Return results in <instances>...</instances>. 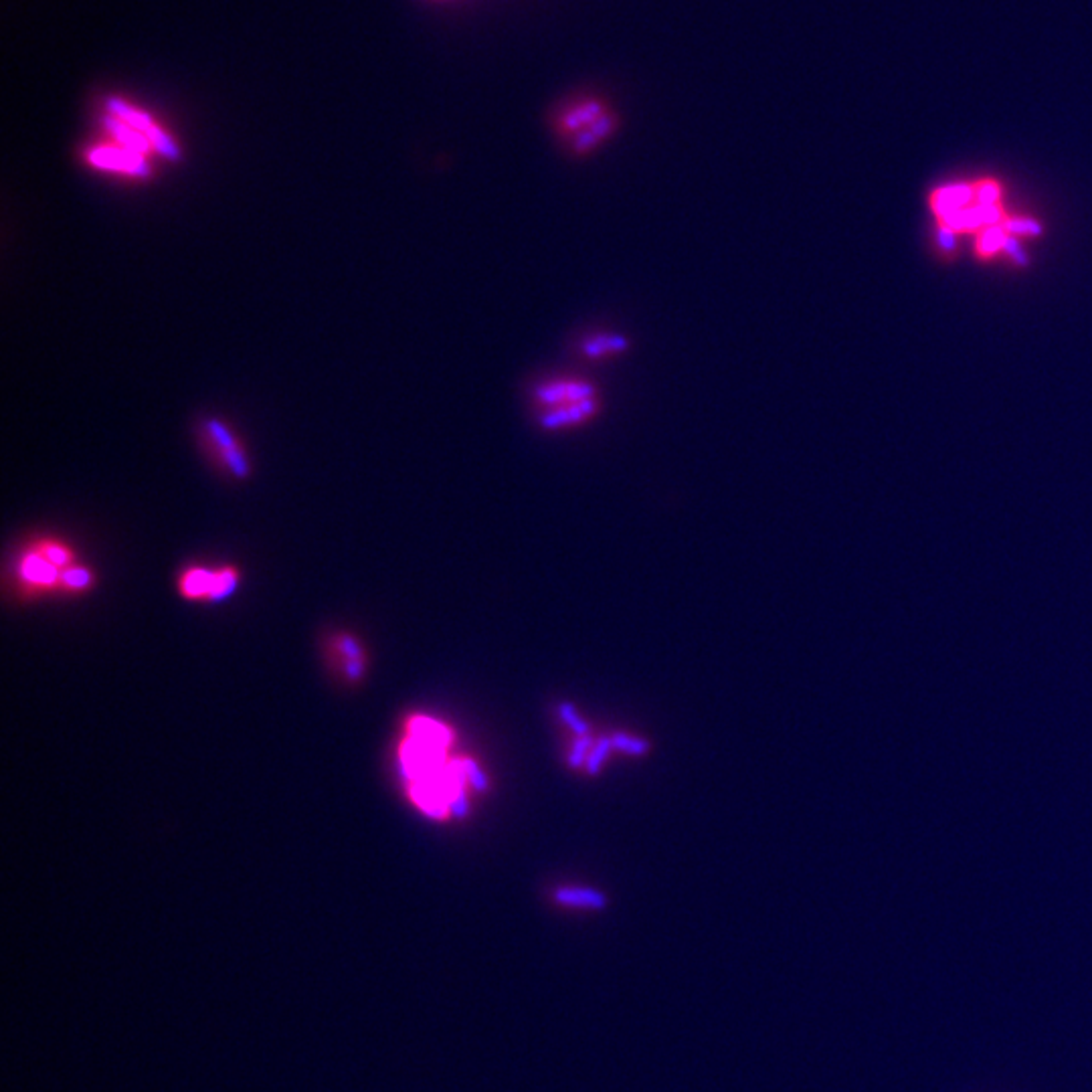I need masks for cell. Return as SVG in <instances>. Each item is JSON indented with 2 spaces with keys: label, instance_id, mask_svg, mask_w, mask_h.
Wrapping results in <instances>:
<instances>
[{
  "label": "cell",
  "instance_id": "obj_19",
  "mask_svg": "<svg viewBox=\"0 0 1092 1092\" xmlns=\"http://www.w3.org/2000/svg\"><path fill=\"white\" fill-rule=\"evenodd\" d=\"M63 580H65L69 587L83 589L89 584V573H88V571H81V569H71V571H67V573H63Z\"/></svg>",
  "mask_w": 1092,
  "mask_h": 1092
},
{
  "label": "cell",
  "instance_id": "obj_6",
  "mask_svg": "<svg viewBox=\"0 0 1092 1092\" xmlns=\"http://www.w3.org/2000/svg\"><path fill=\"white\" fill-rule=\"evenodd\" d=\"M554 902L565 909L575 910H603L607 906V896L601 890L589 887H562L553 894Z\"/></svg>",
  "mask_w": 1092,
  "mask_h": 1092
},
{
  "label": "cell",
  "instance_id": "obj_8",
  "mask_svg": "<svg viewBox=\"0 0 1092 1092\" xmlns=\"http://www.w3.org/2000/svg\"><path fill=\"white\" fill-rule=\"evenodd\" d=\"M106 128L110 130L111 136L118 138V142L122 144V148L132 150V152L144 154V152H148V148L152 146V144H150L148 138L142 134V132H138L136 128L128 126V124H124L122 120L114 118V115L106 120Z\"/></svg>",
  "mask_w": 1092,
  "mask_h": 1092
},
{
  "label": "cell",
  "instance_id": "obj_14",
  "mask_svg": "<svg viewBox=\"0 0 1092 1092\" xmlns=\"http://www.w3.org/2000/svg\"><path fill=\"white\" fill-rule=\"evenodd\" d=\"M611 745L615 747V749H619L623 752H629V755H643V752H648V749H649L648 741H643V738L629 737V734H621V733L613 734Z\"/></svg>",
  "mask_w": 1092,
  "mask_h": 1092
},
{
  "label": "cell",
  "instance_id": "obj_13",
  "mask_svg": "<svg viewBox=\"0 0 1092 1092\" xmlns=\"http://www.w3.org/2000/svg\"><path fill=\"white\" fill-rule=\"evenodd\" d=\"M453 767L458 769V773L463 777V781H470V785H474L478 791H484L485 787H488V779H485V775L480 771L478 765H476L474 760L470 759L455 760Z\"/></svg>",
  "mask_w": 1092,
  "mask_h": 1092
},
{
  "label": "cell",
  "instance_id": "obj_20",
  "mask_svg": "<svg viewBox=\"0 0 1092 1092\" xmlns=\"http://www.w3.org/2000/svg\"><path fill=\"white\" fill-rule=\"evenodd\" d=\"M45 558L49 562H53L55 566H59V565H65V562L69 561V553L65 548H61V546L53 544V546H47Z\"/></svg>",
  "mask_w": 1092,
  "mask_h": 1092
},
{
  "label": "cell",
  "instance_id": "obj_10",
  "mask_svg": "<svg viewBox=\"0 0 1092 1092\" xmlns=\"http://www.w3.org/2000/svg\"><path fill=\"white\" fill-rule=\"evenodd\" d=\"M213 577L214 573L205 569H191L183 575L180 579V593L188 599H201V597H209L210 589H213Z\"/></svg>",
  "mask_w": 1092,
  "mask_h": 1092
},
{
  "label": "cell",
  "instance_id": "obj_12",
  "mask_svg": "<svg viewBox=\"0 0 1092 1092\" xmlns=\"http://www.w3.org/2000/svg\"><path fill=\"white\" fill-rule=\"evenodd\" d=\"M239 584V575L235 573L233 569H223L217 571L213 577V589H210L209 597L206 599L213 601V603H219V601H225L231 593L237 589Z\"/></svg>",
  "mask_w": 1092,
  "mask_h": 1092
},
{
  "label": "cell",
  "instance_id": "obj_5",
  "mask_svg": "<svg viewBox=\"0 0 1092 1092\" xmlns=\"http://www.w3.org/2000/svg\"><path fill=\"white\" fill-rule=\"evenodd\" d=\"M631 342L629 338L623 336L619 332H609V330H601V332L589 334L583 342H580V356L584 360H591V363H605V360L617 359V356L625 354L629 350Z\"/></svg>",
  "mask_w": 1092,
  "mask_h": 1092
},
{
  "label": "cell",
  "instance_id": "obj_11",
  "mask_svg": "<svg viewBox=\"0 0 1092 1092\" xmlns=\"http://www.w3.org/2000/svg\"><path fill=\"white\" fill-rule=\"evenodd\" d=\"M23 577L31 580L34 584H49L53 583L55 577H57V569H55L53 562H49L47 558L33 554V557L25 558Z\"/></svg>",
  "mask_w": 1092,
  "mask_h": 1092
},
{
  "label": "cell",
  "instance_id": "obj_4",
  "mask_svg": "<svg viewBox=\"0 0 1092 1092\" xmlns=\"http://www.w3.org/2000/svg\"><path fill=\"white\" fill-rule=\"evenodd\" d=\"M92 165L100 166L106 170H122L130 172L134 176L148 174V162L138 152H132L128 148H111V146H100L89 152Z\"/></svg>",
  "mask_w": 1092,
  "mask_h": 1092
},
{
  "label": "cell",
  "instance_id": "obj_15",
  "mask_svg": "<svg viewBox=\"0 0 1092 1092\" xmlns=\"http://www.w3.org/2000/svg\"><path fill=\"white\" fill-rule=\"evenodd\" d=\"M611 747H613V745H611V738H601V741L595 745V749H593L591 752H589L587 771L591 773V775H595V773H599L601 765H603V763H605V759H607L609 749H611Z\"/></svg>",
  "mask_w": 1092,
  "mask_h": 1092
},
{
  "label": "cell",
  "instance_id": "obj_17",
  "mask_svg": "<svg viewBox=\"0 0 1092 1092\" xmlns=\"http://www.w3.org/2000/svg\"><path fill=\"white\" fill-rule=\"evenodd\" d=\"M589 745H591L589 737H579L577 741H575L573 752H571L569 756V763L573 765V767H580L583 760L589 759Z\"/></svg>",
  "mask_w": 1092,
  "mask_h": 1092
},
{
  "label": "cell",
  "instance_id": "obj_2",
  "mask_svg": "<svg viewBox=\"0 0 1092 1092\" xmlns=\"http://www.w3.org/2000/svg\"><path fill=\"white\" fill-rule=\"evenodd\" d=\"M553 130L573 156H591L619 130L617 111L599 96H580L554 114Z\"/></svg>",
  "mask_w": 1092,
  "mask_h": 1092
},
{
  "label": "cell",
  "instance_id": "obj_7",
  "mask_svg": "<svg viewBox=\"0 0 1092 1092\" xmlns=\"http://www.w3.org/2000/svg\"><path fill=\"white\" fill-rule=\"evenodd\" d=\"M206 429H209L210 437H213L214 444H217L219 449H221L229 470L233 472L235 476H239V478H245V476H247V462H245V455L241 453V449L237 447V444H235L229 429L214 419L206 421Z\"/></svg>",
  "mask_w": 1092,
  "mask_h": 1092
},
{
  "label": "cell",
  "instance_id": "obj_1",
  "mask_svg": "<svg viewBox=\"0 0 1092 1092\" xmlns=\"http://www.w3.org/2000/svg\"><path fill=\"white\" fill-rule=\"evenodd\" d=\"M530 413L546 433H569L591 425L603 411L599 385L583 375H550L532 385Z\"/></svg>",
  "mask_w": 1092,
  "mask_h": 1092
},
{
  "label": "cell",
  "instance_id": "obj_9",
  "mask_svg": "<svg viewBox=\"0 0 1092 1092\" xmlns=\"http://www.w3.org/2000/svg\"><path fill=\"white\" fill-rule=\"evenodd\" d=\"M409 734L411 737L419 738V741L441 747V749H447V745L451 742L449 730H447L445 726L437 724V722L431 720V718H413L409 722Z\"/></svg>",
  "mask_w": 1092,
  "mask_h": 1092
},
{
  "label": "cell",
  "instance_id": "obj_21",
  "mask_svg": "<svg viewBox=\"0 0 1092 1092\" xmlns=\"http://www.w3.org/2000/svg\"><path fill=\"white\" fill-rule=\"evenodd\" d=\"M344 670H346V676L350 678L352 682L360 680V676H363L364 672L363 657H360V660H344Z\"/></svg>",
  "mask_w": 1092,
  "mask_h": 1092
},
{
  "label": "cell",
  "instance_id": "obj_3",
  "mask_svg": "<svg viewBox=\"0 0 1092 1092\" xmlns=\"http://www.w3.org/2000/svg\"><path fill=\"white\" fill-rule=\"evenodd\" d=\"M107 103H110V111L114 118L122 120L124 124H128V126L136 128L138 132H142L158 152L165 154V156L170 158V160H176V158H178V146H176L174 142L160 130V128L154 126V122L148 118V115L134 110V107L128 106V103H124L122 100H115V97Z\"/></svg>",
  "mask_w": 1092,
  "mask_h": 1092
},
{
  "label": "cell",
  "instance_id": "obj_16",
  "mask_svg": "<svg viewBox=\"0 0 1092 1092\" xmlns=\"http://www.w3.org/2000/svg\"><path fill=\"white\" fill-rule=\"evenodd\" d=\"M561 716H562V720H565L566 724H569L571 729H573V733L577 734V737H587V724H584V722L580 720L579 715H577V712H575V708L571 706V704H562V706H561Z\"/></svg>",
  "mask_w": 1092,
  "mask_h": 1092
},
{
  "label": "cell",
  "instance_id": "obj_18",
  "mask_svg": "<svg viewBox=\"0 0 1092 1092\" xmlns=\"http://www.w3.org/2000/svg\"><path fill=\"white\" fill-rule=\"evenodd\" d=\"M338 649H341L342 656L346 657V660H360V657H363V649H360L359 642L348 638V635L338 638Z\"/></svg>",
  "mask_w": 1092,
  "mask_h": 1092
}]
</instances>
